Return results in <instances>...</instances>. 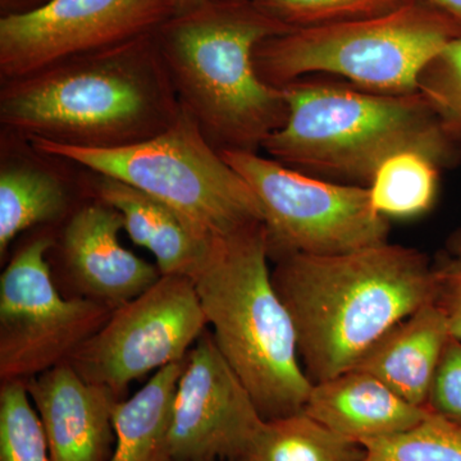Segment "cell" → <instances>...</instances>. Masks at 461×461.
<instances>
[{
    "instance_id": "cell-1",
    "label": "cell",
    "mask_w": 461,
    "mask_h": 461,
    "mask_svg": "<svg viewBox=\"0 0 461 461\" xmlns=\"http://www.w3.org/2000/svg\"><path fill=\"white\" fill-rule=\"evenodd\" d=\"M272 281L312 384L351 371L388 330L436 297L433 260L388 241L348 253L278 258Z\"/></svg>"
},
{
    "instance_id": "cell-2",
    "label": "cell",
    "mask_w": 461,
    "mask_h": 461,
    "mask_svg": "<svg viewBox=\"0 0 461 461\" xmlns=\"http://www.w3.org/2000/svg\"><path fill=\"white\" fill-rule=\"evenodd\" d=\"M181 109L154 32L0 81L2 129L66 147L139 144Z\"/></svg>"
},
{
    "instance_id": "cell-3",
    "label": "cell",
    "mask_w": 461,
    "mask_h": 461,
    "mask_svg": "<svg viewBox=\"0 0 461 461\" xmlns=\"http://www.w3.org/2000/svg\"><path fill=\"white\" fill-rule=\"evenodd\" d=\"M281 89L286 122L262 150L282 165L368 186L382 163L403 151L423 154L441 169L460 163L461 124L420 90L391 95L304 78Z\"/></svg>"
},
{
    "instance_id": "cell-4",
    "label": "cell",
    "mask_w": 461,
    "mask_h": 461,
    "mask_svg": "<svg viewBox=\"0 0 461 461\" xmlns=\"http://www.w3.org/2000/svg\"><path fill=\"white\" fill-rule=\"evenodd\" d=\"M290 30L253 2L211 0L154 32L182 107L220 153H259L286 122L284 90L262 80L254 54L260 42Z\"/></svg>"
},
{
    "instance_id": "cell-5",
    "label": "cell",
    "mask_w": 461,
    "mask_h": 461,
    "mask_svg": "<svg viewBox=\"0 0 461 461\" xmlns=\"http://www.w3.org/2000/svg\"><path fill=\"white\" fill-rule=\"evenodd\" d=\"M263 222L212 241L195 285L218 350L264 420L304 411L312 384L295 326L272 281Z\"/></svg>"
},
{
    "instance_id": "cell-6",
    "label": "cell",
    "mask_w": 461,
    "mask_h": 461,
    "mask_svg": "<svg viewBox=\"0 0 461 461\" xmlns=\"http://www.w3.org/2000/svg\"><path fill=\"white\" fill-rule=\"evenodd\" d=\"M459 38L457 21L418 0L378 17L272 36L258 45L254 62L262 80L280 89L330 74L359 89L400 95L418 91L424 68Z\"/></svg>"
},
{
    "instance_id": "cell-7",
    "label": "cell",
    "mask_w": 461,
    "mask_h": 461,
    "mask_svg": "<svg viewBox=\"0 0 461 461\" xmlns=\"http://www.w3.org/2000/svg\"><path fill=\"white\" fill-rule=\"evenodd\" d=\"M30 140L41 150L144 191L211 238L263 222L253 191L184 107L165 131L130 147L84 149Z\"/></svg>"
},
{
    "instance_id": "cell-8",
    "label": "cell",
    "mask_w": 461,
    "mask_h": 461,
    "mask_svg": "<svg viewBox=\"0 0 461 461\" xmlns=\"http://www.w3.org/2000/svg\"><path fill=\"white\" fill-rule=\"evenodd\" d=\"M259 202L269 258L348 253L388 241L368 186L339 184L251 151H221Z\"/></svg>"
},
{
    "instance_id": "cell-9",
    "label": "cell",
    "mask_w": 461,
    "mask_h": 461,
    "mask_svg": "<svg viewBox=\"0 0 461 461\" xmlns=\"http://www.w3.org/2000/svg\"><path fill=\"white\" fill-rule=\"evenodd\" d=\"M50 227L27 240L0 276V378L27 381L69 362L109 320L113 309L60 295L48 262Z\"/></svg>"
},
{
    "instance_id": "cell-10",
    "label": "cell",
    "mask_w": 461,
    "mask_h": 461,
    "mask_svg": "<svg viewBox=\"0 0 461 461\" xmlns=\"http://www.w3.org/2000/svg\"><path fill=\"white\" fill-rule=\"evenodd\" d=\"M208 321L186 276H160L147 291L114 309L69 363L90 384L122 395L136 379L182 362Z\"/></svg>"
},
{
    "instance_id": "cell-11",
    "label": "cell",
    "mask_w": 461,
    "mask_h": 461,
    "mask_svg": "<svg viewBox=\"0 0 461 461\" xmlns=\"http://www.w3.org/2000/svg\"><path fill=\"white\" fill-rule=\"evenodd\" d=\"M172 0H48L0 18V81L35 74L156 32Z\"/></svg>"
},
{
    "instance_id": "cell-12",
    "label": "cell",
    "mask_w": 461,
    "mask_h": 461,
    "mask_svg": "<svg viewBox=\"0 0 461 461\" xmlns=\"http://www.w3.org/2000/svg\"><path fill=\"white\" fill-rule=\"evenodd\" d=\"M264 421L213 336L203 333L187 355L173 399L171 460L241 461Z\"/></svg>"
},
{
    "instance_id": "cell-13",
    "label": "cell",
    "mask_w": 461,
    "mask_h": 461,
    "mask_svg": "<svg viewBox=\"0 0 461 461\" xmlns=\"http://www.w3.org/2000/svg\"><path fill=\"white\" fill-rule=\"evenodd\" d=\"M86 173L25 136L0 130V258L25 230L66 220L83 203L76 195L90 196Z\"/></svg>"
},
{
    "instance_id": "cell-14",
    "label": "cell",
    "mask_w": 461,
    "mask_h": 461,
    "mask_svg": "<svg viewBox=\"0 0 461 461\" xmlns=\"http://www.w3.org/2000/svg\"><path fill=\"white\" fill-rule=\"evenodd\" d=\"M122 230L120 212L90 195L66 218L58 244L76 286L113 311L141 295L162 276L157 264L123 247Z\"/></svg>"
},
{
    "instance_id": "cell-15",
    "label": "cell",
    "mask_w": 461,
    "mask_h": 461,
    "mask_svg": "<svg viewBox=\"0 0 461 461\" xmlns=\"http://www.w3.org/2000/svg\"><path fill=\"white\" fill-rule=\"evenodd\" d=\"M53 461H109L115 435L113 411L120 397L85 381L66 362L27 379Z\"/></svg>"
},
{
    "instance_id": "cell-16",
    "label": "cell",
    "mask_w": 461,
    "mask_h": 461,
    "mask_svg": "<svg viewBox=\"0 0 461 461\" xmlns=\"http://www.w3.org/2000/svg\"><path fill=\"white\" fill-rule=\"evenodd\" d=\"M89 194L113 206L133 244L150 251L160 275L193 278L214 238L176 209L131 185L86 169Z\"/></svg>"
},
{
    "instance_id": "cell-17",
    "label": "cell",
    "mask_w": 461,
    "mask_h": 461,
    "mask_svg": "<svg viewBox=\"0 0 461 461\" xmlns=\"http://www.w3.org/2000/svg\"><path fill=\"white\" fill-rule=\"evenodd\" d=\"M303 411L362 445L412 429L429 409L406 402L375 375L351 369L313 384Z\"/></svg>"
},
{
    "instance_id": "cell-18",
    "label": "cell",
    "mask_w": 461,
    "mask_h": 461,
    "mask_svg": "<svg viewBox=\"0 0 461 461\" xmlns=\"http://www.w3.org/2000/svg\"><path fill=\"white\" fill-rule=\"evenodd\" d=\"M453 338L436 303L388 330L353 369L369 373L412 405L427 408L444 348Z\"/></svg>"
},
{
    "instance_id": "cell-19",
    "label": "cell",
    "mask_w": 461,
    "mask_h": 461,
    "mask_svg": "<svg viewBox=\"0 0 461 461\" xmlns=\"http://www.w3.org/2000/svg\"><path fill=\"white\" fill-rule=\"evenodd\" d=\"M186 359L157 371L141 390L115 403V444L109 461H172L173 399Z\"/></svg>"
},
{
    "instance_id": "cell-20",
    "label": "cell",
    "mask_w": 461,
    "mask_h": 461,
    "mask_svg": "<svg viewBox=\"0 0 461 461\" xmlns=\"http://www.w3.org/2000/svg\"><path fill=\"white\" fill-rule=\"evenodd\" d=\"M366 448L305 411L264 421L241 461H364Z\"/></svg>"
},
{
    "instance_id": "cell-21",
    "label": "cell",
    "mask_w": 461,
    "mask_h": 461,
    "mask_svg": "<svg viewBox=\"0 0 461 461\" xmlns=\"http://www.w3.org/2000/svg\"><path fill=\"white\" fill-rule=\"evenodd\" d=\"M439 171L430 158L417 151L388 158L368 185L373 208L387 220L426 213L436 202Z\"/></svg>"
},
{
    "instance_id": "cell-22",
    "label": "cell",
    "mask_w": 461,
    "mask_h": 461,
    "mask_svg": "<svg viewBox=\"0 0 461 461\" xmlns=\"http://www.w3.org/2000/svg\"><path fill=\"white\" fill-rule=\"evenodd\" d=\"M362 445L364 461H461V423L429 411L412 429Z\"/></svg>"
},
{
    "instance_id": "cell-23",
    "label": "cell",
    "mask_w": 461,
    "mask_h": 461,
    "mask_svg": "<svg viewBox=\"0 0 461 461\" xmlns=\"http://www.w3.org/2000/svg\"><path fill=\"white\" fill-rule=\"evenodd\" d=\"M0 461H53L25 381L2 382Z\"/></svg>"
},
{
    "instance_id": "cell-24",
    "label": "cell",
    "mask_w": 461,
    "mask_h": 461,
    "mask_svg": "<svg viewBox=\"0 0 461 461\" xmlns=\"http://www.w3.org/2000/svg\"><path fill=\"white\" fill-rule=\"evenodd\" d=\"M281 23L300 29L382 16L418 0H251Z\"/></svg>"
},
{
    "instance_id": "cell-25",
    "label": "cell",
    "mask_w": 461,
    "mask_h": 461,
    "mask_svg": "<svg viewBox=\"0 0 461 461\" xmlns=\"http://www.w3.org/2000/svg\"><path fill=\"white\" fill-rule=\"evenodd\" d=\"M418 90L461 124V38L455 39L421 72Z\"/></svg>"
},
{
    "instance_id": "cell-26",
    "label": "cell",
    "mask_w": 461,
    "mask_h": 461,
    "mask_svg": "<svg viewBox=\"0 0 461 461\" xmlns=\"http://www.w3.org/2000/svg\"><path fill=\"white\" fill-rule=\"evenodd\" d=\"M436 305L450 327L451 336L461 339V230L450 235L433 260Z\"/></svg>"
},
{
    "instance_id": "cell-27",
    "label": "cell",
    "mask_w": 461,
    "mask_h": 461,
    "mask_svg": "<svg viewBox=\"0 0 461 461\" xmlns=\"http://www.w3.org/2000/svg\"><path fill=\"white\" fill-rule=\"evenodd\" d=\"M427 408L461 423V339L451 338L444 348L430 386Z\"/></svg>"
},
{
    "instance_id": "cell-28",
    "label": "cell",
    "mask_w": 461,
    "mask_h": 461,
    "mask_svg": "<svg viewBox=\"0 0 461 461\" xmlns=\"http://www.w3.org/2000/svg\"><path fill=\"white\" fill-rule=\"evenodd\" d=\"M426 2L448 14L461 25V0H426Z\"/></svg>"
},
{
    "instance_id": "cell-29",
    "label": "cell",
    "mask_w": 461,
    "mask_h": 461,
    "mask_svg": "<svg viewBox=\"0 0 461 461\" xmlns=\"http://www.w3.org/2000/svg\"><path fill=\"white\" fill-rule=\"evenodd\" d=\"M172 2L175 5L177 14H185L204 7L206 3L211 2V0H172Z\"/></svg>"
},
{
    "instance_id": "cell-30",
    "label": "cell",
    "mask_w": 461,
    "mask_h": 461,
    "mask_svg": "<svg viewBox=\"0 0 461 461\" xmlns=\"http://www.w3.org/2000/svg\"><path fill=\"white\" fill-rule=\"evenodd\" d=\"M5 3H9V2H18V3H21V2H33V0H5ZM45 2H48V0H41V5H44ZM41 5H39V7H41Z\"/></svg>"
}]
</instances>
